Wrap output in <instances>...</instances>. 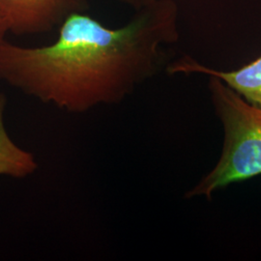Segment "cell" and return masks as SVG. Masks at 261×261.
Instances as JSON below:
<instances>
[{
	"mask_svg": "<svg viewBox=\"0 0 261 261\" xmlns=\"http://www.w3.org/2000/svg\"><path fill=\"white\" fill-rule=\"evenodd\" d=\"M6 103V96L0 93V176L28 177L37 170V162L33 154L21 149L11 140L3 117Z\"/></svg>",
	"mask_w": 261,
	"mask_h": 261,
	"instance_id": "5b68a950",
	"label": "cell"
},
{
	"mask_svg": "<svg viewBox=\"0 0 261 261\" xmlns=\"http://www.w3.org/2000/svg\"><path fill=\"white\" fill-rule=\"evenodd\" d=\"M208 90L224 130L222 153L214 168L187 192L186 198H211L219 190L261 175V109L215 76H209Z\"/></svg>",
	"mask_w": 261,
	"mask_h": 261,
	"instance_id": "7a4b0ae2",
	"label": "cell"
},
{
	"mask_svg": "<svg viewBox=\"0 0 261 261\" xmlns=\"http://www.w3.org/2000/svg\"><path fill=\"white\" fill-rule=\"evenodd\" d=\"M178 37L174 0L140 8L118 28L75 13L50 45L25 47L0 41V80L42 103L84 113L121 103L158 73L164 48Z\"/></svg>",
	"mask_w": 261,
	"mask_h": 261,
	"instance_id": "6da1fadb",
	"label": "cell"
},
{
	"mask_svg": "<svg viewBox=\"0 0 261 261\" xmlns=\"http://www.w3.org/2000/svg\"><path fill=\"white\" fill-rule=\"evenodd\" d=\"M117 1H120L122 3L130 5L134 8L139 10L140 8H143V7L147 6V5L152 4L153 2H155L157 0H117Z\"/></svg>",
	"mask_w": 261,
	"mask_h": 261,
	"instance_id": "52a82bcc",
	"label": "cell"
},
{
	"mask_svg": "<svg viewBox=\"0 0 261 261\" xmlns=\"http://www.w3.org/2000/svg\"><path fill=\"white\" fill-rule=\"evenodd\" d=\"M9 32V22L5 10L0 3V41L5 40V35Z\"/></svg>",
	"mask_w": 261,
	"mask_h": 261,
	"instance_id": "8992f818",
	"label": "cell"
},
{
	"mask_svg": "<svg viewBox=\"0 0 261 261\" xmlns=\"http://www.w3.org/2000/svg\"><path fill=\"white\" fill-rule=\"evenodd\" d=\"M168 72L174 74H200L215 76L239 94L245 101L261 109V56L239 69L224 71L199 63L190 56H184L169 64Z\"/></svg>",
	"mask_w": 261,
	"mask_h": 261,
	"instance_id": "277c9868",
	"label": "cell"
},
{
	"mask_svg": "<svg viewBox=\"0 0 261 261\" xmlns=\"http://www.w3.org/2000/svg\"><path fill=\"white\" fill-rule=\"evenodd\" d=\"M16 35L44 34L60 27L75 13L89 8L88 0H0Z\"/></svg>",
	"mask_w": 261,
	"mask_h": 261,
	"instance_id": "3957f363",
	"label": "cell"
}]
</instances>
